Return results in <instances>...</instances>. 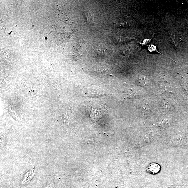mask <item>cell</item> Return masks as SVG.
Segmentation results:
<instances>
[{
    "instance_id": "cell-8",
    "label": "cell",
    "mask_w": 188,
    "mask_h": 188,
    "mask_svg": "<svg viewBox=\"0 0 188 188\" xmlns=\"http://www.w3.org/2000/svg\"><path fill=\"white\" fill-rule=\"evenodd\" d=\"M53 187H54V185H53V184H51V185L49 186H47V187L45 188H52Z\"/></svg>"
},
{
    "instance_id": "cell-3",
    "label": "cell",
    "mask_w": 188,
    "mask_h": 188,
    "mask_svg": "<svg viewBox=\"0 0 188 188\" xmlns=\"http://www.w3.org/2000/svg\"><path fill=\"white\" fill-rule=\"evenodd\" d=\"M94 13L90 11H87L85 13V18L86 21L89 23H91L94 21Z\"/></svg>"
},
{
    "instance_id": "cell-4",
    "label": "cell",
    "mask_w": 188,
    "mask_h": 188,
    "mask_svg": "<svg viewBox=\"0 0 188 188\" xmlns=\"http://www.w3.org/2000/svg\"><path fill=\"white\" fill-rule=\"evenodd\" d=\"M34 173L32 171H29V172L26 173V175L24 177V178L22 181V183L23 184H25L26 183H28L30 182V180L32 179L33 177L34 176Z\"/></svg>"
},
{
    "instance_id": "cell-7",
    "label": "cell",
    "mask_w": 188,
    "mask_h": 188,
    "mask_svg": "<svg viewBox=\"0 0 188 188\" xmlns=\"http://www.w3.org/2000/svg\"><path fill=\"white\" fill-rule=\"evenodd\" d=\"M143 108L144 109V114H147L149 112L148 108L147 106H145L143 107Z\"/></svg>"
},
{
    "instance_id": "cell-2",
    "label": "cell",
    "mask_w": 188,
    "mask_h": 188,
    "mask_svg": "<svg viewBox=\"0 0 188 188\" xmlns=\"http://www.w3.org/2000/svg\"><path fill=\"white\" fill-rule=\"evenodd\" d=\"M108 47L103 43L96 45L94 48V54L96 56L103 55L107 53Z\"/></svg>"
},
{
    "instance_id": "cell-5",
    "label": "cell",
    "mask_w": 188,
    "mask_h": 188,
    "mask_svg": "<svg viewBox=\"0 0 188 188\" xmlns=\"http://www.w3.org/2000/svg\"><path fill=\"white\" fill-rule=\"evenodd\" d=\"M153 139V136L150 134L146 135L145 137L144 138V140L147 143H150L152 141Z\"/></svg>"
},
{
    "instance_id": "cell-1",
    "label": "cell",
    "mask_w": 188,
    "mask_h": 188,
    "mask_svg": "<svg viewBox=\"0 0 188 188\" xmlns=\"http://www.w3.org/2000/svg\"><path fill=\"white\" fill-rule=\"evenodd\" d=\"M124 49V54L127 56L138 54L140 50L139 47L134 43H130L125 45Z\"/></svg>"
},
{
    "instance_id": "cell-6",
    "label": "cell",
    "mask_w": 188,
    "mask_h": 188,
    "mask_svg": "<svg viewBox=\"0 0 188 188\" xmlns=\"http://www.w3.org/2000/svg\"><path fill=\"white\" fill-rule=\"evenodd\" d=\"M168 123V120H161V121L160 122V125H161L162 126L165 127V126H166L167 125Z\"/></svg>"
}]
</instances>
